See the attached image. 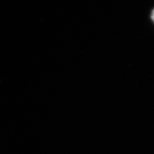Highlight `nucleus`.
Wrapping results in <instances>:
<instances>
[{"instance_id": "obj_1", "label": "nucleus", "mask_w": 154, "mask_h": 154, "mask_svg": "<svg viewBox=\"0 0 154 154\" xmlns=\"http://www.w3.org/2000/svg\"><path fill=\"white\" fill-rule=\"evenodd\" d=\"M151 17L152 20V21H153V22H154V9H153V11H152V13H151Z\"/></svg>"}]
</instances>
